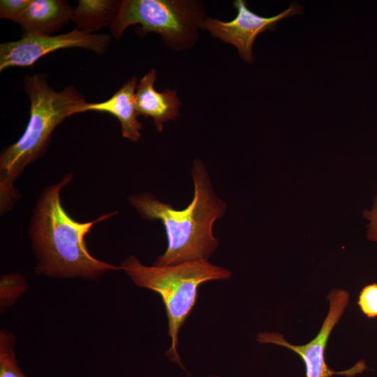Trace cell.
<instances>
[{"label":"cell","instance_id":"obj_16","mask_svg":"<svg viewBox=\"0 0 377 377\" xmlns=\"http://www.w3.org/2000/svg\"><path fill=\"white\" fill-rule=\"evenodd\" d=\"M31 0H1L0 17L10 20L20 24Z\"/></svg>","mask_w":377,"mask_h":377},{"label":"cell","instance_id":"obj_10","mask_svg":"<svg viewBox=\"0 0 377 377\" xmlns=\"http://www.w3.org/2000/svg\"><path fill=\"white\" fill-rule=\"evenodd\" d=\"M137 78L133 77L117 90L109 99L100 103H87L82 112L97 111L108 112L115 117L121 125V131L124 138L137 142L141 137L142 124L138 119L135 109V94Z\"/></svg>","mask_w":377,"mask_h":377},{"label":"cell","instance_id":"obj_4","mask_svg":"<svg viewBox=\"0 0 377 377\" xmlns=\"http://www.w3.org/2000/svg\"><path fill=\"white\" fill-rule=\"evenodd\" d=\"M120 267L136 286L161 295L171 339L165 355L186 370L177 351L178 334L195 304L198 288L207 281L229 279L231 272L209 261L200 260L168 266H147L133 256L126 258Z\"/></svg>","mask_w":377,"mask_h":377},{"label":"cell","instance_id":"obj_15","mask_svg":"<svg viewBox=\"0 0 377 377\" xmlns=\"http://www.w3.org/2000/svg\"><path fill=\"white\" fill-rule=\"evenodd\" d=\"M357 304L367 318H377V283L369 284L362 289Z\"/></svg>","mask_w":377,"mask_h":377},{"label":"cell","instance_id":"obj_7","mask_svg":"<svg viewBox=\"0 0 377 377\" xmlns=\"http://www.w3.org/2000/svg\"><path fill=\"white\" fill-rule=\"evenodd\" d=\"M110 41L108 34H89L77 28L56 36H23L18 40L0 44V71L10 67L32 66L43 56L61 49L81 47L103 54Z\"/></svg>","mask_w":377,"mask_h":377},{"label":"cell","instance_id":"obj_2","mask_svg":"<svg viewBox=\"0 0 377 377\" xmlns=\"http://www.w3.org/2000/svg\"><path fill=\"white\" fill-rule=\"evenodd\" d=\"M191 177L193 198L182 209L173 208L150 193L133 194L128 198L130 205L142 219L150 221L158 220L164 226L168 246L153 265L209 261L219 246V240L213 233V226L223 216L227 205L215 193L209 173L200 159L194 160Z\"/></svg>","mask_w":377,"mask_h":377},{"label":"cell","instance_id":"obj_12","mask_svg":"<svg viewBox=\"0 0 377 377\" xmlns=\"http://www.w3.org/2000/svg\"><path fill=\"white\" fill-rule=\"evenodd\" d=\"M120 4L117 0H80L73 9L72 20L77 29L89 34L113 23Z\"/></svg>","mask_w":377,"mask_h":377},{"label":"cell","instance_id":"obj_18","mask_svg":"<svg viewBox=\"0 0 377 377\" xmlns=\"http://www.w3.org/2000/svg\"><path fill=\"white\" fill-rule=\"evenodd\" d=\"M209 377H221V376H209Z\"/></svg>","mask_w":377,"mask_h":377},{"label":"cell","instance_id":"obj_1","mask_svg":"<svg viewBox=\"0 0 377 377\" xmlns=\"http://www.w3.org/2000/svg\"><path fill=\"white\" fill-rule=\"evenodd\" d=\"M72 178L73 173H68L59 183L45 188L36 200L29 228L37 260L36 272L55 278L96 279L106 272L119 270L121 267L93 257L84 238L96 223L118 212L101 215L89 222L74 220L61 201V191Z\"/></svg>","mask_w":377,"mask_h":377},{"label":"cell","instance_id":"obj_14","mask_svg":"<svg viewBox=\"0 0 377 377\" xmlns=\"http://www.w3.org/2000/svg\"><path fill=\"white\" fill-rule=\"evenodd\" d=\"M28 287L25 278L17 273L1 276L0 279V311L1 313L12 305L27 290Z\"/></svg>","mask_w":377,"mask_h":377},{"label":"cell","instance_id":"obj_9","mask_svg":"<svg viewBox=\"0 0 377 377\" xmlns=\"http://www.w3.org/2000/svg\"><path fill=\"white\" fill-rule=\"evenodd\" d=\"M156 71L151 68L140 80L135 94V109L138 115L151 117L158 131H163V124L179 116L182 103L175 91L166 89L163 92L154 88Z\"/></svg>","mask_w":377,"mask_h":377},{"label":"cell","instance_id":"obj_6","mask_svg":"<svg viewBox=\"0 0 377 377\" xmlns=\"http://www.w3.org/2000/svg\"><path fill=\"white\" fill-rule=\"evenodd\" d=\"M327 297L330 304L329 311L318 333L309 343L293 345L288 342L281 334L267 332L259 333L256 340L261 343L281 346L297 353L305 365L306 377H330L334 375L353 377L368 369L364 360H360L346 370L335 371L327 366L325 357L331 332L348 304L349 293L343 289L334 288L329 293Z\"/></svg>","mask_w":377,"mask_h":377},{"label":"cell","instance_id":"obj_11","mask_svg":"<svg viewBox=\"0 0 377 377\" xmlns=\"http://www.w3.org/2000/svg\"><path fill=\"white\" fill-rule=\"evenodd\" d=\"M73 9L64 0H31L20 23L23 36L57 31L72 20Z\"/></svg>","mask_w":377,"mask_h":377},{"label":"cell","instance_id":"obj_3","mask_svg":"<svg viewBox=\"0 0 377 377\" xmlns=\"http://www.w3.org/2000/svg\"><path fill=\"white\" fill-rule=\"evenodd\" d=\"M47 77L45 73H35L24 78V89L30 101V116L20 139L1 152V215L10 211L20 198L14 182L27 165L45 153L56 127L70 116L82 112L87 103L73 86L55 91Z\"/></svg>","mask_w":377,"mask_h":377},{"label":"cell","instance_id":"obj_8","mask_svg":"<svg viewBox=\"0 0 377 377\" xmlns=\"http://www.w3.org/2000/svg\"><path fill=\"white\" fill-rule=\"evenodd\" d=\"M234 6L237 13L232 20L222 22L209 17L203 20L200 27L209 31L212 36L233 45L239 56L250 64L255 59L252 47L258 35L267 30L273 31L279 22L300 15L303 10L301 5L293 2L281 13L265 17L249 10L246 1H235Z\"/></svg>","mask_w":377,"mask_h":377},{"label":"cell","instance_id":"obj_13","mask_svg":"<svg viewBox=\"0 0 377 377\" xmlns=\"http://www.w3.org/2000/svg\"><path fill=\"white\" fill-rule=\"evenodd\" d=\"M15 345L14 334L2 329L0 332V377H27L18 366Z\"/></svg>","mask_w":377,"mask_h":377},{"label":"cell","instance_id":"obj_17","mask_svg":"<svg viewBox=\"0 0 377 377\" xmlns=\"http://www.w3.org/2000/svg\"><path fill=\"white\" fill-rule=\"evenodd\" d=\"M364 217L367 219V238L369 240L377 242V194L374 198V204L369 210L363 212Z\"/></svg>","mask_w":377,"mask_h":377},{"label":"cell","instance_id":"obj_5","mask_svg":"<svg viewBox=\"0 0 377 377\" xmlns=\"http://www.w3.org/2000/svg\"><path fill=\"white\" fill-rule=\"evenodd\" d=\"M202 22V15L193 1L123 0L110 29L119 39L129 26L139 24L136 32L140 36L157 33L165 43L178 50L193 43Z\"/></svg>","mask_w":377,"mask_h":377}]
</instances>
